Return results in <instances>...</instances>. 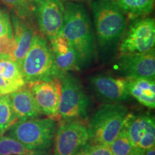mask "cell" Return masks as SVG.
Masks as SVG:
<instances>
[{"mask_svg": "<svg viewBox=\"0 0 155 155\" xmlns=\"http://www.w3.org/2000/svg\"><path fill=\"white\" fill-rule=\"evenodd\" d=\"M98 52L113 55L127 28V17L114 0H93L90 5Z\"/></svg>", "mask_w": 155, "mask_h": 155, "instance_id": "6da1fadb", "label": "cell"}, {"mask_svg": "<svg viewBox=\"0 0 155 155\" xmlns=\"http://www.w3.org/2000/svg\"><path fill=\"white\" fill-rule=\"evenodd\" d=\"M65 20L61 34L75 50L81 68L94 59L96 45L94 28L88 12L81 2L64 4Z\"/></svg>", "mask_w": 155, "mask_h": 155, "instance_id": "7a4b0ae2", "label": "cell"}, {"mask_svg": "<svg viewBox=\"0 0 155 155\" xmlns=\"http://www.w3.org/2000/svg\"><path fill=\"white\" fill-rule=\"evenodd\" d=\"M20 70L26 84L61 77L55 58L47 39L40 35L35 36L30 50L23 59Z\"/></svg>", "mask_w": 155, "mask_h": 155, "instance_id": "3957f363", "label": "cell"}, {"mask_svg": "<svg viewBox=\"0 0 155 155\" xmlns=\"http://www.w3.org/2000/svg\"><path fill=\"white\" fill-rule=\"evenodd\" d=\"M129 114L119 103H107L97 110L88 125L92 144L109 145L121 132Z\"/></svg>", "mask_w": 155, "mask_h": 155, "instance_id": "277c9868", "label": "cell"}, {"mask_svg": "<svg viewBox=\"0 0 155 155\" xmlns=\"http://www.w3.org/2000/svg\"><path fill=\"white\" fill-rule=\"evenodd\" d=\"M57 129L55 120L47 117L17 121L7 131L30 150L45 151L53 144Z\"/></svg>", "mask_w": 155, "mask_h": 155, "instance_id": "5b68a950", "label": "cell"}, {"mask_svg": "<svg viewBox=\"0 0 155 155\" xmlns=\"http://www.w3.org/2000/svg\"><path fill=\"white\" fill-rule=\"evenodd\" d=\"M62 91L59 106V120L81 121L88 116L90 109V97L82 83L70 73L61 76Z\"/></svg>", "mask_w": 155, "mask_h": 155, "instance_id": "8992f818", "label": "cell"}, {"mask_svg": "<svg viewBox=\"0 0 155 155\" xmlns=\"http://www.w3.org/2000/svg\"><path fill=\"white\" fill-rule=\"evenodd\" d=\"M155 22L150 17L133 19L126 28L119 48V55L141 54L154 50Z\"/></svg>", "mask_w": 155, "mask_h": 155, "instance_id": "52a82bcc", "label": "cell"}, {"mask_svg": "<svg viewBox=\"0 0 155 155\" xmlns=\"http://www.w3.org/2000/svg\"><path fill=\"white\" fill-rule=\"evenodd\" d=\"M90 135L82 121H65L57 129L54 155H75L89 144Z\"/></svg>", "mask_w": 155, "mask_h": 155, "instance_id": "ba28073f", "label": "cell"}, {"mask_svg": "<svg viewBox=\"0 0 155 155\" xmlns=\"http://www.w3.org/2000/svg\"><path fill=\"white\" fill-rule=\"evenodd\" d=\"M33 5L39 28L50 41L61 33L65 20L64 4L61 0H38Z\"/></svg>", "mask_w": 155, "mask_h": 155, "instance_id": "9c48e42d", "label": "cell"}, {"mask_svg": "<svg viewBox=\"0 0 155 155\" xmlns=\"http://www.w3.org/2000/svg\"><path fill=\"white\" fill-rule=\"evenodd\" d=\"M28 87L41 114L55 121L59 120L62 91L61 77L30 83Z\"/></svg>", "mask_w": 155, "mask_h": 155, "instance_id": "30bf717a", "label": "cell"}, {"mask_svg": "<svg viewBox=\"0 0 155 155\" xmlns=\"http://www.w3.org/2000/svg\"><path fill=\"white\" fill-rule=\"evenodd\" d=\"M116 65L124 78L154 79V50L145 53L119 55Z\"/></svg>", "mask_w": 155, "mask_h": 155, "instance_id": "8fae6325", "label": "cell"}, {"mask_svg": "<svg viewBox=\"0 0 155 155\" xmlns=\"http://www.w3.org/2000/svg\"><path fill=\"white\" fill-rule=\"evenodd\" d=\"M90 84L101 99L107 103H119L129 98L127 78L98 74L90 78Z\"/></svg>", "mask_w": 155, "mask_h": 155, "instance_id": "7c38bea8", "label": "cell"}, {"mask_svg": "<svg viewBox=\"0 0 155 155\" xmlns=\"http://www.w3.org/2000/svg\"><path fill=\"white\" fill-rule=\"evenodd\" d=\"M50 42L56 67L61 74L82 69L75 50L63 35L61 33Z\"/></svg>", "mask_w": 155, "mask_h": 155, "instance_id": "4fadbf2b", "label": "cell"}, {"mask_svg": "<svg viewBox=\"0 0 155 155\" xmlns=\"http://www.w3.org/2000/svg\"><path fill=\"white\" fill-rule=\"evenodd\" d=\"M15 48L11 57L20 68L24 58L30 50L35 33L29 23L12 12L11 17Z\"/></svg>", "mask_w": 155, "mask_h": 155, "instance_id": "5bb4252c", "label": "cell"}, {"mask_svg": "<svg viewBox=\"0 0 155 155\" xmlns=\"http://www.w3.org/2000/svg\"><path fill=\"white\" fill-rule=\"evenodd\" d=\"M26 85L20 68L12 58H0V96L9 95Z\"/></svg>", "mask_w": 155, "mask_h": 155, "instance_id": "9a60e30c", "label": "cell"}, {"mask_svg": "<svg viewBox=\"0 0 155 155\" xmlns=\"http://www.w3.org/2000/svg\"><path fill=\"white\" fill-rule=\"evenodd\" d=\"M9 98L18 121L36 119L41 115L28 86H23L9 94Z\"/></svg>", "mask_w": 155, "mask_h": 155, "instance_id": "2e32d148", "label": "cell"}, {"mask_svg": "<svg viewBox=\"0 0 155 155\" xmlns=\"http://www.w3.org/2000/svg\"><path fill=\"white\" fill-rule=\"evenodd\" d=\"M127 88L129 96L137 99L147 107H155L154 79L144 78H126Z\"/></svg>", "mask_w": 155, "mask_h": 155, "instance_id": "e0dca14e", "label": "cell"}, {"mask_svg": "<svg viewBox=\"0 0 155 155\" xmlns=\"http://www.w3.org/2000/svg\"><path fill=\"white\" fill-rule=\"evenodd\" d=\"M153 120H154V117L149 115L137 116L128 114L123 129L135 148L138 147L147 127Z\"/></svg>", "mask_w": 155, "mask_h": 155, "instance_id": "ac0fdd59", "label": "cell"}, {"mask_svg": "<svg viewBox=\"0 0 155 155\" xmlns=\"http://www.w3.org/2000/svg\"><path fill=\"white\" fill-rule=\"evenodd\" d=\"M116 4L129 19L144 17L154 8V0H115Z\"/></svg>", "mask_w": 155, "mask_h": 155, "instance_id": "d6986e66", "label": "cell"}, {"mask_svg": "<svg viewBox=\"0 0 155 155\" xmlns=\"http://www.w3.org/2000/svg\"><path fill=\"white\" fill-rule=\"evenodd\" d=\"M18 121L12 108L9 95L0 96V136Z\"/></svg>", "mask_w": 155, "mask_h": 155, "instance_id": "ffe728a7", "label": "cell"}, {"mask_svg": "<svg viewBox=\"0 0 155 155\" xmlns=\"http://www.w3.org/2000/svg\"><path fill=\"white\" fill-rule=\"evenodd\" d=\"M33 152L9 136H0V155H30Z\"/></svg>", "mask_w": 155, "mask_h": 155, "instance_id": "44dd1931", "label": "cell"}, {"mask_svg": "<svg viewBox=\"0 0 155 155\" xmlns=\"http://www.w3.org/2000/svg\"><path fill=\"white\" fill-rule=\"evenodd\" d=\"M9 7L13 13L29 23L34 15V7L28 0H0ZM30 24V23H29Z\"/></svg>", "mask_w": 155, "mask_h": 155, "instance_id": "7402d4cb", "label": "cell"}, {"mask_svg": "<svg viewBox=\"0 0 155 155\" xmlns=\"http://www.w3.org/2000/svg\"><path fill=\"white\" fill-rule=\"evenodd\" d=\"M109 147L113 155H130L135 149L123 129Z\"/></svg>", "mask_w": 155, "mask_h": 155, "instance_id": "603a6c76", "label": "cell"}, {"mask_svg": "<svg viewBox=\"0 0 155 155\" xmlns=\"http://www.w3.org/2000/svg\"><path fill=\"white\" fill-rule=\"evenodd\" d=\"M155 143V124L154 120L150 122L141 138L137 148L141 150H145L151 147H154Z\"/></svg>", "mask_w": 155, "mask_h": 155, "instance_id": "cb8c5ba5", "label": "cell"}, {"mask_svg": "<svg viewBox=\"0 0 155 155\" xmlns=\"http://www.w3.org/2000/svg\"><path fill=\"white\" fill-rule=\"evenodd\" d=\"M6 36L13 37L12 25L8 13L0 8V38Z\"/></svg>", "mask_w": 155, "mask_h": 155, "instance_id": "d4e9b609", "label": "cell"}, {"mask_svg": "<svg viewBox=\"0 0 155 155\" xmlns=\"http://www.w3.org/2000/svg\"><path fill=\"white\" fill-rule=\"evenodd\" d=\"M89 155H113L109 145L104 144H88Z\"/></svg>", "mask_w": 155, "mask_h": 155, "instance_id": "484cf974", "label": "cell"}, {"mask_svg": "<svg viewBox=\"0 0 155 155\" xmlns=\"http://www.w3.org/2000/svg\"><path fill=\"white\" fill-rule=\"evenodd\" d=\"M143 155H155V148L154 147H151V148L147 149L144 150Z\"/></svg>", "mask_w": 155, "mask_h": 155, "instance_id": "4316f807", "label": "cell"}, {"mask_svg": "<svg viewBox=\"0 0 155 155\" xmlns=\"http://www.w3.org/2000/svg\"><path fill=\"white\" fill-rule=\"evenodd\" d=\"M30 155H50V154L48 153V150H45V151L37 150V151H34V152H32Z\"/></svg>", "mask_w": 155, "mask_h": 155, "instance_id": "83f0119b", "label": "cell"}, {"mask_svg": "<svg viewBox=\"0 0 155 155\" xmlns=\"http://www.w3.org/2000/svg\"><path fill=\"white\" fill-rule=\"evenodd\" d=\"M88 144L87 145L86 147H84V148H83V150H81V151H79V152H78L75 155H89V152H88Z\"/></svg>", "mask_w": 155, "mask_h": 155, "instance_id": "f1b7e54d", "label": "cell"}, {"mask_svg": "<svg viewBox=\"0 0 155 155\" xmlns=\"http://www.w3.org/2000/svg\"><path fill=\"white\" fill-rule=\"evenodd\" d=\"M143 152L144 150H141L139 148H135L130 155H143Z\"/></svg>", "mask_w": 155, "mask_h": 155, "instance_id": "f546056e", "label": "cell"}, {"mask_svg": "<svg viewBox=\"0 0 155 155\" xmlns=\"http://www.w3.org/2000/svg\"><path fill=\"white\" fill-rule=\"evenodd\" d=\"M86 1V0H68V2H83Z\"/></svg>", "mask_w": 155, "mask_h": 155, "instance_id": "4dcf8cb0", "label": "cell"}, {"mask_svg": "<svg viewBox=\"0 0 155 155\" xmlns=\"http://www.w3.org/2000/svg\"><path fill=\"white\" fill-rule=\"evenodd\" d=\"M28 1L32 3V4H34L36 1H38V0H28Z\"/></svg>", "mask_w": 155, "mask_h": 155, "instance_id": "1f68e13d", "label": "cell"}, {"mask_svg": "<svg viewBox=\"0 0 155 155\" xmlns=\"http://www.w3.org/2000/svg\"><path fill=\"white\" fill-rule=\"evenodd\" d=\"M3 55H2V54H0V58H1L2 57Z\"/></svg>", "mask_w": 155, "mask_h": 155, "instance_id": "d6a6232c", "label": "cell"}, {"mask_svg": "<svg viewBox=\"0 0 155 155\" xmlns=\"http://www.w3.org/2000/svg\"><path fill=\"white\" fill-rule=\"evenodd\" d=\"M114 1H115V0H114Z\"/></svg>", "mask_w": 155, "mask_h": 155, "instance_id": "836d02e7", "label": "cell"}, {"mask_svg": "<svg viewBox=\"0 0 155 155\" xmlns=\"http://www.w3.org/2000/svg\"></svg>", "mask_w": 155, "mask_h": 155, "instance_id": "e575fe53", "label": "cell"}]
</instances>
